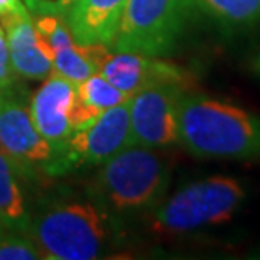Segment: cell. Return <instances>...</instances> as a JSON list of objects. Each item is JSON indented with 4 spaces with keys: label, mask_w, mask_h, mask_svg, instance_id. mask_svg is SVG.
<instances>
[{
    "label": "cell",
    "mask_w": 260,
    "mask_h": 260,
    "mask_svg": "<svg viewBox=\"0 0 260 260\" xmlns=\"http://www.w3.org/2000/svg\"><path fill=\"white\" fill-rule=\"evenodd\" d=\"M0 25L5 32L9 59L15 75L30 81H44L53 73V61L41 44L29 10L9 15L0 20Z\"/></svg>",
    "instance_id": "obj_12"
},
{
    "label": "cell",
    "mask_w": 260,
    "mask_h": 260,
    "mask_svg": "<svg viewBox=\"0 0 260 260\" xmlns=\"http://www.w3.org/2000/svg\"><path fill=\"white\" fill-rule=\"evenodd\" d=\"M39 248L27 232L0 225V260H38Z\"/></svg>",
    "instance_id": "obj_18"
},
{
    "label": "cell",
    "mask_w": 260,
    "mask_h": 260,
    "mask_svg": "<svg viewBox=\"0 0 260 260\" xmlns=\"http://www.w3.org/2000/svg\"><path fill=\"white\" fill-rule=\"evenodd\" d=\"M128 100L108 108L90 125L76 130L64 150L51 166L49 178L63 176L73 169L102 166L128 145H134L130 132Z\"/></svg>",
    "instance_id": "obj_7"
},
{
    "label": "cell",
    "mask_w": 260,
    "mask_h": 260,
    "mask_svg": "<svg viewBox=\"0 0 260 260\" xmlns=\"http://www.w3.org/2000/svg\"><path fill=\"white\" fill-rule=\"evenodd\" d=\"M75 93L83 103H86V105L90 107L93 112H96L98 115L108 110V108L127 102L130 98L123 91L118 90V88L113 86L107 78H103L100 75V73L86 78L85 81L76 85Z\"/></svg>",
    "instance_id": "obj_16"
},
{
    "label": "cell",
    "mask_w": 260,
    "mask_h": 260,
    "mask_svg": "<svg viewBox=\"0 0 260 260\" xmlns=\"http://www.w3.org/2000/svg\"><path fill=\"white\" fill-rule=\"evenodd\" d=\"M0 152L7 155L22 179L49 176L56 160L53 147L34 127L27 95L19 83L0 90Z\"/></svg>",
    "instance_id": "obj_6"
},
{
    "label": "cell",
    "mask_w": 260,
    "mask_h": 260,
    "mask_svg": "<svg viewBox=\"0 0 260 260\" xmlns=\"http://www.w3.org/2000/svg\"><path fill=\"white\" fill-rule=\"evenodd\" d=\"M110 54L108 46H81L75 43L53 56V73L66 78L73 85H80L86 78L100 73Z\"/></svg>",
    "instance_id": "obj_13"
},
{
    "label": "cell",
    "mask_w": 260,
    "mask_h": 260,
    "mask_svg": "<svg viewBox=\"0 0 260 260\" xmlns=\"http://www.w3.org/2000/svg\"><path fill=\"white\" fill-rule=\"evenodd\" d=\"M252 70H253V73L260 78V53L255 56V59L252 61Z\"/></svg>",
    "instance_id": "obj_22"
},
{
    "label": "cell",
    "mask_w": 260,
    "mask_h": 260,
    "mask_svg": "<svg viewBox=\"0 0 260 260\" xmlns=\"http://www.w3.org/2000/svg\"><path fill=\"white\" fill-rule=\"evenodd\" d=\"M188 90L179 85H157L137 91L128 100L132 144L164 149L179 142V102Z\"/></svg>",
    "instance_id": "obj_8"
},
{
    "label": "cell",
    "mask_w": 260,
    "mask_h": 260,
    "mask_svg": "<svg viewBox=\"0 0 260 260\" xmlns=\"http://www.w3.org/2000/svg\"><path fill=\"white\" fill-rule=\"evenodd\" d=\"M19 83V76L15 75L12 64L9 59V49L7 41H5V32L0 25V90L10 88Z\"/></svg>",
    "instance_id": "obj_19"
},
{
    "label": "cell",
    "mask_w": 260,
    "mask_h": 260,
    "mask_svg": "<svg viewBox=\"0 0 260 260\" xmlns=\"http://www.w3.org/2000/svg\"><path fill=\"white\" fill-rule=\"evenodd\" d=\"M171 183L168 166L155 149L128 145L95 174L88 194L120 221L152 213Z\"/></svg>",
    "instance_id": "obj_3"
},
{
    "label": "cell",
    "mask_w": 260,
    "mask_h": 260,
    "mask_svg": "<svg viewBox=\"0 0 260 260\" xmlns=\"http://www.w3.org/2000/svg\"><path fill=\"white\" fill-rule=\"evenodd\" d=\"M25 4H22V0H0V20L9 17V15L15 14H22L27 12Z\"/></svg>",
    "instance_id": "obj_21"
},
{
    "label": "cell",
    "mask_w": 260,
    "mask_h": 260,
    "mask_svg": "<svg viewBox=\"0 0 260 260\" xmlns=\"http://www.w3.org/2000/svg\"><path fill=\"white\" fill-rule=\"evenodd\" d=\"M25 7L29 9L30 14H56V15H63V5L61 0H24Z\"/></svg>",
    "instance_id": "obj_20"
},
{
    "label": "cell",
    "mask_w": 260,
    "mask_h": 260,
    "mask_svg": "<svg viewBox=\"0 0 260 260\" xmlns=\"http://www.w3.org/2000/svg\"><path fill=\"white\" fill-rule=\"evenodd\" d=\"M196 7L228 32L260 24V0H196Z\"/></svg>",
    "instance_id": "obj_14"
},
{
    "label": "cell",
    "mask_w": 260,
    "mask_h": 260,
    "mask_svg": "<svg viewBox=\"0 0 260 260\" xmlns=\"http://www.w3.org/2000/svg\"><path fill=\"white\" fill-rule=\"evenodd\" d=\"M127 0H73L63 17L76 44L112 48Z\"/></svg>",
    "instance_id": "obj_11"
},
{
    "label": "cell",
    "mask_w": 260,
    "mask_h": 260,
    "mask_svg": "<svg viewBox=\"0 0 260 260\" xmlns=\"http://www.w3.org/2000/svg\"><path fill=\"white\" fill-rule=\"evenodd\" d=\"M240 181L226 176L200 179L166 198L152 211V230L168 235L188 233L230 220L242 205Z\"/></svg>",
    "instance_id": "obj_4"
},
{
    "label": "cell",
    "mask_w": 260,
    "mask_h": 260,
    "mask_svg": "<svg viewBox=\"0 0 260 260\" xmlns=\"http://www.w3.org/2000/svg\"><path fill=\"white\" fill-rule=\"evenodd\" d=\"M118 221L88 194L48 200L29 216L27 233L41 258L91 260L105 255Z\"/></svg>",
    "instance_id": "obj_1"
},
{
    "label": "cell",
    "mask_w": 260,
    "mask_h": 260,
    "mask_svg": "<svg viewBox=\"0 0 260 260\" xmlns=\"http://www.w3.org/2000/svg\"><path fill=\"white\" fill-rule=\"evenodd\" d=\"M194 10L196 0H127L112 49L155 58L174 53Z\"/></svg>",
    "instance_id": "obj_5"
},
{
    "label": "cell",
    "mask_w": 260,
    "mask_h": 260,
    "mask_svg": "<svg viewBox=\"0 0 260 260\" xmlns=\"http://www.w3.org/2000/svg\"><path fill=\"white\" fill-rule=\"evenodd\" d=\"M20 176L7 155L0 152V225L27 232L29 213L19 184Z\"/></svg>",
    "instance_id": "obj_15"
},
{
    "label": "cell",
    "mask_w": 260,
    "mask_h": 260,
    "mask_svg": "<svg viewBox=\"0 0 260 260\" xmlns=\"http://www.w3.org/2000/svg\"><path fill=\"white\" fill-rule=\"evenodd\" d=\"M73 2V0H61V5H63V10H66L68 9V5H70ZM64 14V12H63Z\"/></svg>",
    "instance_id": "obj_23"
},
{
    "label": "cell",
    "mask_w": 260,
    "mask_h": 260,
    "mask_svg": "<svg viewBox=\"0 0 260 260\" xmlns=\"http://www.w3.org/2000/svg\"><path fill=\"white\" fill-rule=\"evenodd\" d=\"M34 29L38 32V38L41 44L44 46L46 53L53 61V56L59 49L68 48V46L75 44L76 41L73 39L66 25V20L63 15L56 14H43L38 19H34Z\"/></svg>",
    "instance_id": "obj_17"
},
{
    "label": "cell",
    "mask_w": 260,
    "mask_h": 260,
    "mask_svg": "<svg viewBox=\"0 0 260 260\" xmlns=\"http://www.w3.org/2000/svg\"><path fill=\"white\" fill-rule=\"evenodd\" d=\"M100 75L128 96L157 85H179L188 88L191 81L189 73L181 66L155 56L137 53H112Z\"/></svg>",
    "instance_id": "obj_9"
},
{
    "label": "cell",
    "mask_w": 260,
    "mask_h": 260,
    "mask_svg": "<svg viewBox=\"0 0 260 260\" xmlns=\"http://www.w3.org/2000/svg\"><path fill=\"white\" fill-rule=\"evenodd\" d=\"M179 144L201 159L260 160V117L186 90L179 102Z\"/></svg>",
    "instance_id": "obj_2"
},
{
    "label": "cell",
    "mask_w": 260,
    "mask_h": 260,
    "mask_svg": "<svg viewBox=\"0 0 260 260\" xmlns=\"http://www.w3.org/2000/svg\"><path fill=\"white\" fill-rule=\"evenodd\" d=\"M75 86L66 78L51 73L29 103L34 127L53 147L56 157L63 152L71 135L75 134L70 123V107Z\"/></svg>",
    "instance_id": "obj_10"
}]
</instances>
